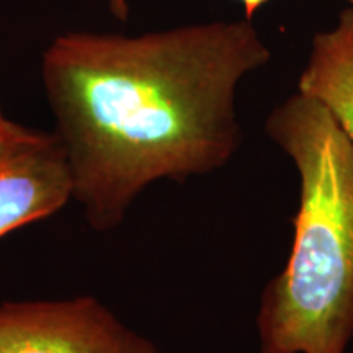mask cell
<instances>
[{
  "instance_id": "obj_7",
  "label": "cell",
  "mask_w": 353,
  "mask_h": 353,
  "mask_svg": "<svg viewBox=\"0 0 353 353\" xmlns=\"http://www.w3.org/2000/svg\"><path fill=\"white\" fill-rule=\"evenodd\" d=\"M8 118H6L3 117V113H2V110H0V132H2L3 130H6V126L8 125Z\"/></svg>"
},
{
  "instance_id": "obj_4",
  "label": "cell",
  "mask_w": 353,
  "mask_h": 353,
  "mask_svg": "<svg viewBox=\"0 0 353 353\" xmlns=\"http://www.w3.org/2000/svg\"><path fill=\"white\" fill-rule=\"evenodd\" d=\"M74 200L68 154L54 132L8 121L0 132V239Z\"/></svg>"
},
{
  "instance_id": "obj_1",
  "label": "cell",
  "mask_w": 353,
  "mask_h": 353,
  "mask_svg": "<svg viewBox=\"0 0 353 353\" xmlns=\"http://www.w3.org/2000/svg\"><path fill=\"white\" fill-rule=\"evenodd\" d=\"M270 61L247 19L52 38L43 87L88 226L118 228L152 183L226 167L244 136L239 87Z\"/></svg>"
},
{
  "instance_id": "obj_3",
  "label": "cell",
  "mask_w": 353,
  "mask_h": 353,
  "mask_svg": "<svg viewBox=\"0 0 353 353\" xmlns=\"http://www.w3.org/2000/svg\"><path fill=\"white\" fill-rule=\"evenodd\" d=\"M0 353H161L94 296L0 303Z\"/></svg>"
},
{
  "instance_id": "obj_6",
  "label": "cell",
  "mask_w": 353,
  "mask_h": 353,
  "mask_svg": "<svg viewBox=\"0 0 353 353\" xmlns=\"http://www.w3.org/2000/svg\"><path fill=\"white\" fill-rule=\"evenodd\" d=\"M107 2L110 15L113 17L114 20L118 21H126L131 15V6L130 0H105ZM242 6V10H244V19L252 20L254 15L257 13L260 8L267 6L270 0H236ZM343 2L348 3V7H353V0H343Z\"/></svg>"
},
{
  "instance_id": "obj_2",
  "label": "cell",
  "mask_w": 353,
  "mask_h": 353,
  "mask_svg": "<svg viewBox=\"0 0 353 353\" xmlns=\"http://www.w3.org/2000/svg\"><path fill=\"white\" fill-rule=\"evenodd\" d=\"M265 132L298 174L293 244L263 286L257 353H347L353 341V149L327 110L294 92Z\"/></svg>"
},
{
  "instance_id": "obj_5",
  "label": "cell",
  "mask_w": 353,
  "mask_h": 353,
  "mask_svg": "<svg viewBox=\"0 0 353 353\" xmlns=\"http://www.w3.org/2000/svg\"><path fill=\"white\" fill-rule=\"evenodd\" d=\"M296 92L327 110L353 149V7L312 37Z\"/></svg>"
}]
</instances>
